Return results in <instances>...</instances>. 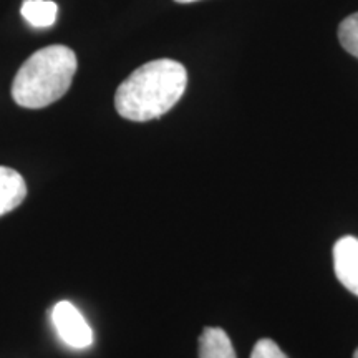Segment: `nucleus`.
Segmentation results:
<instances>
[{
	"instance_id": "nucleus-4",
	"label": "nucleus",
	"mask_w": 358,
	"mask_h": 358,
	"mask_svg": "<svg viewBox=\"0 0 358 358\" xmlns=\"http://www.w3.org/2000/svg\"><path fill=\"white\" fill-rule=\"evenodd\" d=\"M334 267L343 287L358 297V239L345 236L334 248Z\"/></svg>"
},
{
	"instance_id": "nucleus-6",
	"label": "nucleus",
	"mask_w": 358,
	"mask_h": 358,
	"mask_svg": "<svg viewBox=\"0 0 358 358\" xmlns=\"http://www.w3.org/2000/svg\"><path fill=\"white\" fill-rule=\"evenodd\" d=\"M199 358H237L231 338L222 329L206 327L199 337Z\"/></svg>"
},
{
	"instance_id": "nucleus-10",
	"label": "nucleus",
	"mask_w": 358,
	"mask_h": 358,
	"mask_svg": "<svg viewBox=\"0 0 358 358\" xmlns=\"http://www.w3.org/2000/svg\"><path fill=\"white\" fill-rule=\"evenodd\" d=\"M178 3H191V2H198V0H174Z\"/></svg>"
},
{
	"instance_id": "nucleus-5",
	"label": "nucleus",
	"mask_w": 358,
	"mask_h": 358,
	"mask_svg": "<svg viewBox=\"0 0 358 358\" xmlns=\"http://www.w3.org/2000/svg\"><path fill=\"white\" fill-rule=\"evenodd\" d=\"M27 198V185L15 169L0 166V217L12 213Z\"/></svg>"
},
{
	"instance_id": "nucleus-2",
	"label": "nucleus",
	"mask_w": 358,
	"mask_h": 358,
	"mask_svg": "<svg viewBox=\"0 0 358 358\" xmlns=\"http://www.w3.org/2000/svg\"><path fill=\"white\" fill-rule=\"evenodd\" d=\"M77 69V55L65 45L40 48L17 71L13 100L22 108H45L69 92Z\"/></svg>"
},
{
	"instance_id": "nucleus-1",
	"label": "nucleus",
	"mask_w": 358,
	"mask_h": 358,
	"mask_svg": "<svg viewBox=\"0 0 358 358\" xmlns=\"http://www.w3.org/2000/svg\"><path fill=\"white\" fill-rule=\"evenodd\" d=\"M187 71L169 58L148 62L133 71L115 93V108L129 122H150L166 115L185 95Z\"/></svg>"
},
{
	"instance_id": "nucleus-7",
	"label": "nucleus",
	"mask_w": 358,
	"mask_h": 358,
	"mask_svg": "<svg viewBox=\"0 0 358 358\" xmlns=\"http://www.w3.org/2000/svg\"><path fill=\"white\" fill-rule=\"evenodd\" d=\"M57 3L50 0H25L22 17L32 27H50L57 19Z\"/></svg>"
},
{
	"instance_id": "nucleus-3",
	"label": "nucleus",
	"mask_w": 358,
	"mask_h": 358,
	"mask_svg": "<svg viewBox=\"0 0 358 358\" xmlns=\"http://www.w3.org/2000/svg\"><path fill=\"white\" fill-rule=\"evenodd\" d=\"M50 317L58 337L66 345L75 348V350H85V348L93 345L95 337H93L92 327L88 325L82 312L73 303L66 301L55 303Z\"/></svg>"
},
{
	"instance_id": "nucleus-9",
	"label": "nucleus",
	"mask_w": 358,
	"mask_h": 358,
	"mask_svg": "<svg viewBox=\"0 0 358 358\" xmlns=\"http://www.w3.org/2000/svg\"><path fill=\"white\" fill-rule=\"evenodd\" d=\"M250 358H287V355L280 350V347L277 345L274 340L262 338L254 345Z\"/></svg>"
},
{
	"instance_id": "nucleus-11",
	"label": "nucleus",
	"mask_w": 358,
	"mask_h": 358,
	"mask_svg": "<svg viewBox=\"0 0 358 358\" xmlns=\"http://www.w3.org/2000/svg\"><path fill=\"white\" fill-rule=\"evenodd\" d=\"M353 358H358V348L355 350V353H353Z\"/></svg>"
},
{
	"instance_id": "nucleus-8",
	"label": "nucleus",
	"mask_w": 358,
	"mask_h": 358,
	"mask_svg": "<svg viewBox=\"0 0 358 358\" xmlns=\"http://www.w3.org/2000/svg\"><path fill=\"white\" fill-rule=\"evenodd\" d=\"M338 40L350 55L358 58V12L348 15L338 27Z\"/></svg>"
}]
</instances>
